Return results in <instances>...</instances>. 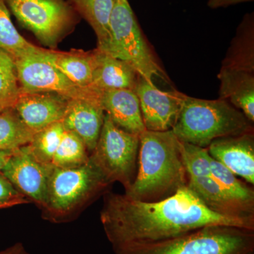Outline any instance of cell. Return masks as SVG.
<instances>
[{"mask_svg":"<svg viewBox=\"0 0 254 254\" xmlns=\"http://www.w3.org/2000/svg\"><path fill=\"white\" fill-rule=\"evenodd\" d=\"M100 220L113 249L169 240L215 225L254 230V218H234L215 213L188 186L154 202L108 192Z\"/></svg>","mask_w":254,"mask_h":254,"instance_id":"cell-1","label":"cell"},{"mask_svg":"<svg viewBox=\"0 0 254 254\" xmlns=\"http://www.w3.org/2000/svg\"><path fill=\"white\" fill-rule=\"evenodd\" d=\"M138 171L125 195L145 202L163 200L188 186L181 141L172 130L143 131L139 135Z\"/></svg>","mask_w":254,"mask_h":254,"instance_id":"cell-2","label":"cell"},{"mask_svg":"<svg viewBox=\"0 0 254 254\" xmlns=\"http://www.w3.org/2000/svg\"><path fill=\"white\" fill-rule=\"evenodd\" d=\"M253 124L226 100L185 95L172 131L180 141L207 148L217 138L254 132Z\"/></svg>","mask_w":254,"mask_h":254,"instance_id":"cell-3","label":"cell"},{"mask_svg":"<svg viewBox=\"0 0 254 254\" xmlns=\"http://www.w3.org/2000/svg\"><path fill=\"white\" fill-rule=\"evenodd\" d=\"M110 185L90 156L87 163L77 168L53 166L42 208L45 218L55 222L69 220Z\"/></svg>","mask_w":254,"mask_h":254,"instance_id":"cell-4","label":"cell"},{"mask_svg":"<svg viewBox=\"0 0 254 254\" xmlns=\"http://www.w3.org/2000/svg\"><path fill=\"white\" fill-rule=\"evenodd\" d=\"M116 254H254V230L215 225L169 240L114 249Z\"/></svg>","mask_w":254,"mask_h":254,"instance_id":"cell-5","label":"cell"},{"mask_svg":"<svg viewBox=\"0 0 254 254\" xmlns=\"http://www.w3.org/2000/svg\"><path fill=\"white\" fill-rule=\"evenodd\" d=\"M110 27L111 40L108 54L128 64L148 81H153L155 76L168 81L145 41L128 0L115 1Z\"/></svg>","mask_w":254,"mask_h":254,"instance_id":"cell-6","label":"cell"},{"mask_svg":"<svg viewBox=\"0 0 254 254\" xmlns=\"http://www.w3.org/2000/svg\"><path fill=\"white\" fill-rule=\"evenodd\" d=\"M138 150L139 136L119 128L105 114L99 138L90 154L105 178L128 190L138 171Z\"/></svg>","mask_w":254,"mask_h":254,"instance_id":"cell-7","label":"cell"},{"mask_svg":"<svg viewBox=\"0 0 254 254\" xmlns=\"http://www.w3.org/2000/svg\"><path fill=\"white\" fill-rule=\"evenodd\" d=\"M18 22L38 41L55 48L74 25V10L64 0H4Z\"/></svg>","mask_w":254,"mask_h":254,"instance_id":"cell-8","label":"cell"},{"mask_svg":"<svg viewBox=\"0 0 254 254\" xmlns=\"http://www.w3.org/2000/svg\"><path fill=\"white\" fill-rule=\"evenodd\" d=\"M21 91L49 92L63 95L68 99L88 98L99 94L93 88L76 86L66 78L52 63L48 50L14 59Z\"/></svg>","mask_w":254,"mask_h":254,"instance_id":"cell-9","label":"cell"},{"mask_svg":"<svg viewBox=\"0 0 254 254\" xmlns=\"http://www.w3.org/2000/svg\"><path fill=\"white\" fill-rule=\"evenodd\" d=\"M52 168L38 161L26 145L14 150L1 172L19 193L42 209Z\"/></svg>","mask_w":254,"mask_h":254,"instance_id":"cell-10","label":"cell"},{"mask_svg":"<svg viewBox=\"0 0 254 254\" xmlns=\"http://www.w3.org/2000/svg\"><path fill=\"white\" fill-rule=\"evenodd\" d=\"M135 93L139 100L145 130H173L181 110L185 94L177 91H164L153 81L138 76Z\"/></svg>","mask_w":254,"mask_h":254,"instance_id":"cell-11","label":"cell"},{"mask_svg":"<svg viewBox=\"0 0 254 254\" xmlns=\"http://www.w3.org/2000/svg\"><path fill=\"white\" fill-rule=\"evenodd\" d=\"M70 99L49 92L21 91L14 109L24 125L36 132L63 121Z\"/></svg>","mask_w":254,"mask_h":254,"instance_id":"cell-12","label":"cell"},{"mask_svg":"<svg viewBox=\"0 0 254 254\" xmlns=\"http://www.w3.org/2000/svg\"><path fill=\"white\" fill-rule=\"evenodd\" d=\"M207 148L214 160L254 186V132L217 138Z\"/></svg>","mask_w":254,"mask_h":254,"instance_id":"cell-13","label":"cell"},{"mask_svg":"<svg viewBox=\"0 0 254 254\" xmlns=\"http://www.w3.org/2000/svg\"><path fill=\"white\" fill-rule=\"evenodd\" d=\"M99 94L70 100L63 120L65 129L76 133L92 153L95 149L104 122L105 112Z\"/></svg>","mask_w":254,"mask_h":254,"instance_id":"cell-14","label":"cell"},{"mask_svg":"<svg viewBox=\"0 0 254 254\" xmlns=\"http://www.w3.org/2000/svg\"><path fill=\"white\" fill-rule=\"evenodd\" d=\"M100 99L105 113L119 128L138 136L145 131L139 100L134 91H100Z\"/></svg>","mask_w":254,"mask_h":254,"instance_id":"cell-15","label":"cell"},{"mask_svg":"<svg viewBox=\"0 0 254 254\" xmlns=\"http://www.w3.org/2000/svg\"><path fill=\"white\" fill-rule=\"evenodd\" d=\"M139 75L128 64L108 53L94 50L92 87L98 91H134Z\"/></svg>","mask_w":254,"mask_h":254,"instance_id":"cell-16","label":"cell"},{"mask_svg":"<svg viewBox=\"0 0 254 254\" xmlns=\"http://www.w3.org/2000/svg\"><path fill=\"white\" fill-rule=\"evenodd\" d=\"M218 76L220 99L229 102L254 123V71L222 66Z\"/></svg>","mask_w":254,"mask_h":254,"instance_id":"cell-17","label":"cell"},{"mask_svg":"<svg viewBox=\"0 0 254 254\" xmlns=\"http://www.w3.org/2000/svg\"><path fill=\"white\" fill-rule=\"evenodd\" d=\"M188 187L205 205L215 213L234 218H254L232 198L212 177H189Z\"/></svg>","mask_w":254,"mask_h":254,"instance_id":"cell-18","label":"cell"},{"mask_svg":"<svg viewBox=\"0 0 254 254\" xmlns=\"http://www.w3.org/2000/svg\"><path fill=\"white\" fill-rule=\"evenodd\" d=\"M48 56L55 66L76 86L85 88H93L94 50L58 52L48 50Z\"/></svg>","mask_w":254,"mask_h":254,"instance_id":"cell-19","label":"cell"},{"mask_svg":"<svg viewBox=\"0 0 254 254\" xmlns=\"http://www.w3.org/2000/svg\"><path fill=\"white\" fill-rule=\"evenodd\" d=\"M76 11L91 25L98 38L97 49L108 53L110 40V18L115 0H71Z\"/></svg>","mask_w":254,"mask_h":254,"instance_id":"cell-20","label":"cell"},{"mask_svg":"<svg viewBox=\"0 0 254 254\" xmlns=\"http://www.w3.org/2000/svg\"><path fill=\"white\" fill-rule=\"evenodd\" d=\"M0 49L7 52L14 59L36 54L43 49L26 41L18 33L4 0H0Z\"/></svg>","mask_w":254,"mask_h":254,"instance_id":"cell-21","label":"cell"},{"mask_svg":"<svg viewBox=\"0 0 254 254\" xmlns=\"http://www.w3.org/2000/svg\"><path fill=\"white\" fill-rule=\"evenodd\" d=\"M211 177L232 198L254 215V190L252 185L241 181L237 175L211 157Z\"/></svg>","mask_w":254,"mask_h":254,"instance_id":"cell-22","label":"cell"},{"mask_svg":"<svg viewBox=\"0 0 254 254\" xmlns=\"http://www.w3.org/2000/svg\"><path fill=\"white\" fill-rule=\"evenodd\" d=\"M34 133L24 125L14 108L0 112V150H14L28 145Z\"/></svg>","mask_w":254,"mask_h":254,"instance_id":"cell-23","label":"cell"},{"mask_svg":"<svg viewBox=\"0 0 254 254\" xmlns=\"http://www.w3.org/2000/svg\"><path fill=\"white\" fill-rule=\"evenodd\" d=\"M88 152L86 145L76 133L65 129L52 165L62 169L77 168L88 162Z\"/></svg>","mask_w":254,"mask_h":254,"instance_id":"cell-24","label":"cell"},{"mask_svg":"<svg viewBox=\"0 0 254 254\" xmlns=\"http://www.w3.org/2000/svg\"><path fill=\"white\" fill-rule=\"evenodd\" d=\"M64 131L63 122L60 121L36 132L27 145L31 154L40 163L52 165Z\"/></svg>","mask_w":254,"mask_h":254,"instance_id":"cell-25","label":"cell"},{"mask_svg":"<svg viewBox=\"0 0 254 254\" xmlns=\"http://www.w3.org/2000/svg\"><path fill=\"white\" fill-rule=\"evenodd\" d=\"M20 93L14 58L0 49V112L14 108Z\"/></svg>","mask_w":254,"mask_h":254,"instance_id":"cell-26","label":"cell"},{"mask_svg":"<svg viewBox=\"0 0 254 254\" xmlns=\"http://www.w3.org/2000/svg\"><path fill=\"white\" fill-rule=\"evenodd\" d=\"M222 66L254 71V33L252 29L249 33L244 31L235 38Z\"/></svg>","mask_w":254,"mask_h":254,"instance_id":"cell-27","label":"cell"},{"mask_svg":"<svg viewBox=\"0 0 254 254\" xmlns=\"http://www.w3.org/2000/svg\"><path fill=\"white\" fill-rule=\"evenodd\" d=\"M181 154L189 177L211 176V156L208 148L181 141Z\"/></svg>","mask_w":254,"mask_h":254,"instance_id":"cell-28","label":"cell"},{"mask_svg":"<svg viewBox=\"0 0 254 254\" xmlns=\"http://www.w3.org/2000/svg\"><path fill=\"white\" fill-rule=\"evenodd\" d=\"M29 202L30 200L19 193L0 171V209L7 208Z\"/></svg>","mask_w":254,"mask_h":254,"instance_id":"cell-29","label":"cell"},{"mask_svg":"<svg viewBox=\"0 0 254 254\" xmlns=\"http://www.w3.org/2000/svg\"><path fill=\"white\" fill-rule=\"evenodd\" d=\"M247 1H252V0H209L208 5L211 8H218Z\"/></svg>","mask_w":254,"mask_h":254,"instance_id":"cell-30","label":"cell"},{"mask_svg":"<svg viewBox=\"0 0 254 254\" xmlns=\"http://www.w3.org/2000/svg\"><path fill=\"white\" fill-rule=\"evenodd\" d=\"M0 254H29L25 250L23 246L21 243H17L9 248L6 249L2 252H0Z\"/></svg>","mask_w":254,"mask_h":254,"instance_id":"cell-31","label":"cell"},{"mask_svg":"<svg viewBox=\"0 0 254 254\" xmlns=\"http://www.w3.org/2000/svg\"><path fill=\"white\" fill-rule=\"evenodd\" d=\"M14 150H0V171L7 163L8 160L14 153Z\"/></svg>","mask_w":254,"mask_h":254,"instance_id":"cell-32","label":"cell"},{"mask_svg":"<svg viewBox=\"0 0 254 254\" xmlns=\"http://www.w3.org/2000/svg\"><path fill=\"white\" fill-rule=\"evenodd\" d=\"M115 1H127V0H115Z\"/></svg>","mask_w":254,"mask_h":254,"instance_id":"cell-33","label":"cell"}]
</instances>
